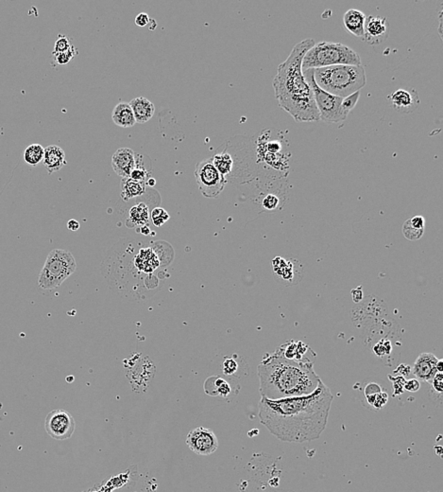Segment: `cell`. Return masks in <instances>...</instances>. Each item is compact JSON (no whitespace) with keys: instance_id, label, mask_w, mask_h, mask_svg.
Returning <instances> with one entry per match:
<instances>
[{"instance_id":"27","label":"cell","mask_w":443,"mask_h":492,"mask_svg":"<svg viewBox=\"0 0 443 492\" xmlns=\"http://www.w3.org/2000/svg\"><path fill=\"white\" fill-rule=\"evenodd\" d=\"M150 218L152 220V223L155 226H162L165 225L169 220V215L166 209L162 207H155L151 212H150Z\"/></svg>"},{"instance_id":"21","label":"cell","mask_w":443,"mask_h":492,"mask_svg":"<svg viewBox=\"0 0 443 492\" xmlns=\"http://www.w3.org/2000/svg\"><path fill=\"white\" fill-rule=\"evenodd\" d=\"M146 192V183L139 182L131 179L130 177L122 178L121 180V199L129 201L133 198L139 197Z\"/></svg>"},{"instance_id":"17","label":"cell","mask_w":443,"mask_h":492,"mask_svg":"<svg viewBox=\"0 0 443 492\" xmlns=\"http://www.w3.org/2000/svg\"><path fill=\"white\" fill-rule=\"evenodd\" d=\"M366 17L367 16L362 11L355 9H351L348 11H346L343 16L344 28L349 33L362 39L364 36V27H365Z\"/></svg>"},{"instance_id":"36","label":"cell","mask_w":443,"mask_h":492,"mask_svg":"<svg viewBox=\"0 0 443 492\" xmlns=\"http://www.w3.org/2000/svg\"><path fill=\"white\" fill-rule=\"evenodd\" d=\"M388 398H389V396L387 395V393H383V392H381V393L378 394L377 396H376V398H375V400H374V402H373L372 406L375 407L376 409H378V410H379V409H381L382 407H384L386 405V403L388 402Z\"/></svg>"},{"instance_id":"2","label":"cell","mask_w":443,"mask_h":492,"mask_svg":"<svg viewBox=\"0 0 443 492\" xmlns=\"http://www.w3.org/2000/svg\"><path fill=\"white\" fill-rule=\"evenodd\" d=\"M314 45L313 39H306L297 44L287 59L278 66L273 80L279 106L300 122L319 120L312 90L302 68L305 55Z\"/></svg>"},{"instance_id":"32","label":"cell","mask_w":443,"mask_h":492,"mask_svg":"<svg viewBox=\"0 0 443 492\" xmlns=\"http://www.w3.org/2000/svg\"><path fill=\"white\" fill-rule=\"evenodd\" d=\"M381 392H382V389L379 385H376V384H369V385H367V387L365 388V396L367 397V401L370 405L373 404L376 396Z\"/></svg>"},{"instance_id":"28","label":"cell","mask_w":443,"mask_h":492,"mask_svg":"<svg viewBox=\"0 0 443 492\" xmlns=\"http://www.w3.org/2000/svg\"><path fill=\"white\" fill-rule=\"evenodd\" d=\"M280 202L281 198L276 193H267L262 200V206L266 211H273L279 207Z\"/></svg>"},{"instance_id":"43","label":"cell","mask_w":443,"mask_h":492,"mask_svg":"<svg viewBox=\"0 0 443 492\" xmlns=\"http://www.w3.org/2000/svg\"><path fill=\"white\" fill-rule=\"evenodd\" d=\"M437 371L442 372L443 371V360H439L437 363Z\"/></svg>"},{"instance_id":"1","label":"cell","mask_w":443,"mask_h":492,"mask_svg":"<svg viewBox=\"0 0 443 492\" xmlns=\"http://www.w3.org/2000/svg\"><path fill=\"white\" fill-rule=\"evenodd\" d=\"M334 396L322 381L306 396L281 399L261 397L258 416L261 423L282 441L303 443L320 438L327 426Z\"/></svg>"},{"instance_id":"20","label":"cell","mask_w":443,"mask_h":492,"mask_svg":"<svg viewBox=\"0 0 443 492\" xmlns=\"http://www.w3.org/2000/svg\"><path fill=\"white\" fill-rule=\"evenodd\" d=\"M114 123L121 128L133 127L136 121L131 105L127 102H119L112 113Z\"/></svg>"},{"instance_id":"13","label":"cell","mask_w":443,"mask_h":492,"mask_svg":"<svg viewBox=\"0 0 443 492\" xmlns=\"http://www.w3.org/2000/svg\"><path fill=\"white\" fill-rule=\"evenodd\" d=\"M389 31L387 18L378 15H369L366 17L364 27V36L362 40L369 46H378L384 43L388 38Z\"/></svg>"},{"instance_id":"19","label":"cell","mask_w":443,"mask_h":492,"mask_svg":"<svg viewBox=\"0 0 443 492\" xmlns=\"http://www.w3.org/2000/svg\"><path fill=\"white\" fill-rule=\"evenodd\" d=\"M204 391L212 396L229 398L232 396V387L230 383L220 376L210 377L204 384Z\"/></svg>"},{"instance_id":"30","label":"cell","mask_w":443,"mask_h":492,"mask_svg":"<svg viewBox=\"0 0 443 492\" xmlns=\"http://www.w3.org/2000/svg\"><path fill=\"white\" fill-rule=\"evenodd\" d=\"M72 46H73V45H71L70 39H69L67 36L60 34V35L58 36V39H57V40H56V42H55V45H54V50H53V54L65 52V51H67L68 49H70V48H71Z\"/></svg>"},{"instance_id":"31","label":"cell","mask_w":443,"mask_h":492,"mask_svg":"<svg viewBox=\"0 0 443 492\" xmlns=\"http://www.w3.org/2000/svg\"><path fill=\"white\" fill-rule=\"evenodd\" d=\"M78 54H79V50L75 48L74 46H72L70 48V49H68L65 52L53 54V55H54V58H55V61H56L57 64H68L74 58L75 56L78 55Z\"/></svg>"},{"instance_id":"25","label":"cell","mask_w":443,"mask_h":492,"mask_svg":"<svg viewBox=\"0 0 443 492\" xmlns=\"http://www.w3.org/2000/svg\"><path fill=\"white\" fill-rule=\"evenodd\" d=\"M44 154V148L43 146L40 144H32L24 151V160L27 164L35 167L42 162Z\"/></svg>"},{"instance_id":"33","label":"cell","mask_w":443,"mask_h":492,"mask_svg":"<svg viewBox=\"0 0 443 492\" xmlns=\"http://www.w3.org/2000/svg\"><path fill=\"white\" fill-rule=\"evenodd\" d=\"M237 368H238V364L234 359L225 358V360L222 364V370H223L224 374L227 375V376L233 375L237 371Z\"/></svg>"},{"instance_id":"7","label":"cell","mask_w":443,"mask_h":492,"mask_svg":"<svg viewBox=\"0 0 443 492\" xmlns=\"http://www.w3.org/2000/svg\"><path fill=\"white\" fill-rule=\"evenodd\" d=\"M76 268L77 262L71 252L54 249L46 257L38 278V284L44 290L55 289L74 273Z\"/></svg>"},{"instance_id":"26","label":"cell","mask_w":443,"mask_h":492,"mask_svg":"<svg viewBox=\"0 0 443 492\" xmlns=\"http://www.w3.org/2000/svg\"><path fill=\"white\" fill-rule=\"evenodd\" d=\"M424 229H418L414 227L410 223V220L404 222L402 225V234L409 241H417L420 240L423 235Z\"/></svg>"},{"instance_id":"37","label":"cell","mask_w":443,"mask_h":492,"mask_svg":"<svg viewBox=\"0 0 443 492\" xmlns=\"http://www.w3.org/2000/svg\"><path fill=\"white\" fill-rule=\"evenodd\" d=\"M150 21L148 13L141 12L135 17V24L138 27H146Z\"/></svg>"},{"instance_id":"41","label":"cell","mask_w":443,"mask_h":492,"mask_svg":"<svg viewBox=\"0 0 443 492\" xmlns=\"http://www.w3.org/2000/svg\"><path fill=\"white\" fill-rule=\"evenodd\" d=\"M352 295H353V299L354 300V302H359L360 300L362 299V295H363L361 287H358L357 289L352 291Z\"/></svg>"},{"instance_id":"6","label":"cell","mask_w":443,"mask_h":492,"mask_svg":"<svg viewBox=\"0 0 443 492\" xmlns=\"http://www.w3.org/2000/svg\"><path fill=\"white\" fill-rule=\"evenodd\" d=\"M272 130H264L256 140L257 163L275 173L285 174L289 169V155H286L284 138L273 136Z\"/></svg>"},{"instance_id":"12","label":"cell","mask_w":443,"mask_h":492,"mask_svg":"<svg viewBox=\"0 0 443 492\" xmlns=\"http://www.w3.org/2000/svg\"><path fill=\"white\" fill-rule=\"evenodd\" d=\"M391 107L401 114H409L420 106L421 99L414 88H400L388 97Z\"/></svg>"},{"instance_id":"44","label":"cell","mask_w":443,"mask_h":492,"mask_svg":"<svg viewBox=\"0 0 443 492\" xmlns=\"http://www.w3.org/2000/svg\"><path fill=\"white\" fill-rule=\"evenodd\" d=\"M155 184H156V180H155L154 178H152V177H150V178L148 179V181H147V183H146V185H148V186H150V187H153V186H155Z\"/></svg>"},{"instance_id":"29","label":"cell","mask_w":443,"mask_h":492,"mask_svg":"<svg viewBox=\"0 0 443 492\" xmlns=\"http://www.w3.org/2000/svg\"><path fill=\"white\" fill-rule=\"evenodd\" d=\"M359 97H360V91H357V92L346 97V98H343L342 102H341V109L347 116H348L349 113L355 107V105L358 101Z\"/></svg>"},{"instance_id":"38","label":"cell","mask_w":443,"mask_h":492,"mask_svg":"<svg viewBox=\"0 0 443 492\" xmlns=\"http://www.w3.org/2000/svg\"><path fill=\"white\" fill-rule=\"evenodd\" d=\"M410 220V223L411 225L418 228V229H424V225H425V220L422 216H415L413 217L412 219H409Z\"/></svg>"},{"instance_id":"4","label":"cell","mask_w":443,"mask_h":492,"mask_svg":"<svg viewBox=\"0 0 443 492\" xmlns=\"http://www.w3.org/2000/svg\"><path fill=\"white\" fill-rule=\"evenodd\" d=\"M316 86L334 96L346 98L360 91L367 84L362 65L339 64L313 69Z\"/></svg>"},{"instance_id":"10","label":"cell","mask_w":443,"mask_h":492,"mask_svg":"<svg viewBox=\"0 0 443 492\" xmlns=\"http://www.w3.org/2000/svg\"><path fill=\"white\" fill-rule=\"evenodd\" d=\"M76 422L74 417L62 409L53 410L44 420V430L47 435L56 440L69 439L74 434Z\"/></svg>"},{"instance_id":"16","label":"cell","mask_w":443,"mask_h":492,"mask_svg":"<svg viewBox=\"0 0 443 492\" xmlns=\"http://www.w3.org/2000/svg\"><path fill=\"white\" fill-rule=\"evenodd\" d=\"M43 164L49 174L60 171L66 165L65 153L63 149L56 145H50L44 149Z\"/></svg>"},{"instance_id":"40","label":"cell","mask_w":443,"mask_h":492,"mask_svg":"<svg viewBox=\"0 0 443 492\" xmlns=\"http://www.w3.org/2000/svg\"><path fill=\"white\" fill-rule=\"evenodd\" d=\"M67 228L69 230H71V231H77L80 228V223L78 221L74 220V219L69 220L68 223H67Z\"/></svg>"},{"instance_id":"22","label":"cell","mask_w":443,"mask_h":492,"mask_svg":"<svg viewBox=\"0 0 443 492\" xmlns=\"http://www.w3.org/2000/svg\"><path fill=\"white\" fill-rule=\"evenodd\" d=\"M134 168L130 174V178L139 182L147 183L148 179L150 178L151 175V165L148 166L147 162L149 159L146 160V156L141 154V153H135L134 152Z\"/></svg>"},{"instance_id":"42","label":"cell","mask_w":443,"mask_h":492,"mask_svg":"<svg viewBox=\"0 0 443 492\" xmlns=\"http://www.w3.org/2000/svg\"><path fill=\"white\" fill-rule=\"evenodd\" d=\"M141 233L144 234V235H148L150 233V229L148 227V225H144V226H141Z\"/></svg>"},{"instance_id":"8","label":"cell","mask_w":443,"mask_h":492,"mask_svg":"<svg viewBox=\"0 0 443 492\" xmlns=\"http://www.w3.org/2000/svg\"><path fill=\"white\" fill-rule=\"evenodd\" d=\"M303 73L307 84L312 90L319 120L321 119L322 121L331 123H338L344 121L348 116L341 109V102L343 98L329 94L316 86L314 80L313 69L303 70Z\"/></svg>"},{"instance_id":"34","label":"cell","mask_w":443,"mask_h":492,"mask_svg":"<svg viewBox=\"0 0 443 492\" xmlns=\"http://www.w3.org/2000/svg\"><path fill=\"white\" fill-rule=\"evenodd\" d=\"M431 384L436 392L442 394L443 391V375L442 372H438L434 376Z\"/></svg>"},{"instance_id":"11","label":"cell","mask_w":443,"mask_h":492,"mask_svg":"<svg viewBox=\"0 0 443 492\" xmlns=\"http://www.w3.org/2000/svg\"><path fill=\"white\" fill-rule=\"evenodd\" d=\"M186 444L195 453L199 455H209L219 448V439L210 429L198 427L191 430L188 433Z\"/></svg>"},{"instance_id":"39","label":"cell","mask_w":443,"mask_h":492,"mask_svg":"<svg viewBox=\"0 0 443 492\" xmlns=\"http://www.w3.org/2000/svg\"><path fill=\"white\" fill-rule=\"evenodd\" d=\"M391 380L394 383V392H395V395H401L402 391L404 390V388H403V386H401L399 383L401 382V380H403V378H401V377L391 378Z\"/></svg>"},{"instance_id":"5","label":"cell","mask_w":443,"mask_h":492,"mask_svg":"<svg viewBox=\"0 0 443 492\" xmlns=\"http://www.w3.org/2000/svg\"><path fill=\"white\" fill-rule=\"evenodd\" d=\"M339 64L361 65V58L356 51L343 44L320 42L306 52L302 68L307 70Z\"/></svg>"},{"instance_id":"18","label":"cell","mask_w":443,"mask_h":492,"mask_svg":"<svg viewBox=\"0 0 443 492\" xmlns=\"http://www.w3.org/2000/svg\"><path fill=\"white\" fill-rule=\"evenodd\" d=\"M129 104L133 109L136 123H140V124L146 123L154 115L155 106L150 100H148V98H143V97L135 98Z\"/></svg>"},{"instance_id":"14","label":"cell","mask_w":443,"mask_h":492,"mask_svg":"<svg viewBox=\"0 0 443 492\" xmlns=\"http://www.w3.org/2000/svg\"><path fill=\"white\" fill-rule=\"evenodd\" d=\"M438 361L439 359L434 354H421L414 364L412 372L417 379L426 383H431L434 376L438 373Z\"/></svg>"},{"instance_id":"23","label":"cell","mask_w":443,"mask_h":492,"mask_svg":"<svg viewBox=\"0 0 443 492\" xmlns=\"http://www.w3.org/2000/svg\"><path fill=\"white\" fill-rule=\"evenodd\" d=\"M211 159L216 169L221 172V174L228 182V176L231 175L234 164L232 154L227 150L219 151L212 157Z\"/></svg>"},{"instance_id":"35","label":"cell","mask_w":443,"mask_h":492,"mask_svg":"<svg viewBox=\"0 0 443 492\" xmlns=\"http://www.w3.org/2000/svg\"><path fill=\"white\" fill-rule=\"evenodd\" d=\"M420 387H421V384H420L419 380H417V379L409 380V381L405 382L404 385H403L404 390H406L408 392H411V393H415V392L419 391Z\"/></svg>"},{"instance_id":"9","label":"cell","mask_w":443,"mask_h":492,"mask_svg":"<svg viewBox=\"0 0 443 492\" xmlns=\"http://www.w3.org/2000/svg\"><path fill=\"white\" fill-rule=\"evenodd\" d=\"M195 177L201 194L206 198H217L223 192L227 180L216 169L211 158L197 164Z\"/></svg>"},{"instance_id":"3","label":"cell","mask_w":443,"mask_h":492,"mask_svg":"<svg viewBox=\"0 0 443 492\" xmlns=\"http://www.w3.org/2000/svg\"><path fill=\"white\" fill-rule=\"evenodd\" d=\"M257 370L261 396L272 400L309 395L321 382L309 360H291L277 352L266 354Z\"/></svg>"},{"instance_id":"15","label":"cell","mask_w":443,"mask_h":492,"mask_svg":"<svg viewBox=\"0 0 443 492\" xmlns=\"http://www.w3.org/2000/svg\"><path fill=\"white\" fill-rule=\"evenodd\" d=\"M134 151L130 148H120L112 157V167L117 175L129 177L134 168Z\"/></svg>"},{"instance_id":"24","label":"cell","mask_w":443,"mask_h":492,"mask_svg":"<svg viewBox=\"0 0 443 492\" xmlns=\"http://www.w3.org/2000/svg\"><path fill=\"white\" fill-rule=\"evenodd\" d=\"M149 211H148V205L146 203H140L133 205L130 212H129V219L128 222H131L130 226H144L148 225V219H149ZM131 227V228H132Z\"/></svg>"}]
</instances>
